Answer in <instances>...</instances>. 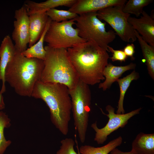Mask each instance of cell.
I'll return each mask as SVG.
<instances>
[{
	"mask_svg": "<svg viewBox=\"0 0 154 154\" xmlns=\"http://www.w3.org/2000/svg\"><path fill=\"white\" fill-rule=\"evenodd\" d=\"M141 108L126 114H118L115 113V108L110 105L106 107L108 114L104 113L101 109L102 114L109 118L108 123L104 127L99 128L97 127V122L91 125V127L95 132L94 140L98 144H103L107 139L108 136L119 128H123L127 124L128 120L134 116L138 114Z\"/></svg>",
	"mask_w": 154,
	"mask_h": 154,
	"instance_id": "obj_9",
	"label": "cell"
},
{
	"mask_svg": "<svg viewBox=\"0 0 154 154\" xmlns=\"http://www.w3.org/2000/svg\"><path fill=\"white\" fill-rule=\"evenodd\" d=\"M31 97L45 102L49 109L52 123L62 135H67L72 112L68 87L62 84L39 80L34 87Z\"/></svg>",
	"mask_w": 154,
	"mask_h": 154,
	"instance_id": "obj_2",
	"label": "cell"
},
{
	"mask_svg": "<svg viewBox=\"0 0 154 154\" xmlns=\"http://www.w3.org/2000/svg\"><path fill=\"white\" fill-rule=\"evenodd\" d=\"M11 120L7 115L0 110V154H4L7 148L11 145V140H7L5 137L4 130L11 125Z\"/></svg>",
	"mask_w": 154,
	"mask_h": 154,
	"instance_id": "obj_23",
	"label": "cell"
},
{
	"mask_svg": "<svg viewBox=\"0 0 154 154\" xmlns=\"http://www.w3.org/2000/svg\"><path fill=\"white\" fill-rule=\"evenodd\" d=\"M75 23L74 19L60 22L51 21L45 36L44 42L53 48L67 49L86 42L73 27Z\"/></svg>",
	"mask_w": 154,
	"mask_h": 154,
	"instance_id": "obj_7",
	"label": "cell"
},
{
	"mask_svg": "<svg viewBox=\"0 0 154 154\" xmlns=\"http://www.w3.org/2000/svg\"><path fill=\"white\" fill-rule=\"evenodd\" d=\"M5 104L4 102V98L2 94L0 93V110L5 109Z\"/></svg>",
	"mask_w": 154,
	"mask_h": 154,
	"instance_id": "obj_29",
	"label": "cell"
},
{
	"mask_svg": "<svg viewBox=\"0 0 154 154\" xmlns=\"http://www.w3.org/2000/svg\"><path fill=\"white\" fill-rule=\"evenodd\" d=\"M67 51L79 80L93 85L105 79L103 71L110 57L105 49L93 42L86 41Z\"/></svg>",
	"mask_w": 154,
	"mask_h": 154,
	"instance_id": "obj_1",
	"label": "cell"
},
{
	"mask_svg": "<svg viewBox=\"0 0 154 154\" xmlns=\"http://www.w3.org/2000/svg\"><path fill=\"white\" fill-rule=\"evenodd\" d=\"M76 0H47L44 2H36L26 1L24 6L26 8L28 15L46 12L48 10L61 6L70 7Z\"/></svg>",
	"mask_w": 154,
	"mask_h": 154,
	"instance_id": "obj_15",
	"label": "cell"
},
{
	"mask_svg": "<svg viewBox=\"0 0 154 154\" xmlns=\"http://www.w3.org/2000/svg\"><path fill=\"white\" fill-rule=\"evenodd\" d=\"M44 66V60L26 57L16 50L5 69V82L19 95L31 97L36 83L40 80Z\"/></svg>",
	"mask_w": 154,
	"mask_h": 154,
	"instance_id": "obj_3",
	"label": "cell"
},
{
	"mask_svg": "<svg viewBox=\"0 0 154 154\" xmlns=\"http://www.w3.org/2000/svg\"><path fill=\"white\" fill-rule=\"evenodd\" d=\"M124 5L106 8L97 12L98 17L108 23L123 41L133 42L137 39L135 30L128 22L130 15L123 12Z\"/></svg>",
	"mask_w": 154,
	"mask_h": 154,
	"instance_id": "obj_8",
	"label": "cell"
},
{
	"mask_svg": "<svg viewBox=\"0 0 154 154\" xmlns=\"http://www.w3.org/2000/svg\"><path fill=\"white\" fill-rule=\"evenodd\" d=\"M139 18L129 16L128 21L143 39L154 47V18L143 11Z\"/></svg>",
	"mask_w": 154,
	"mask_h": 154,
	"instance_id": "obj_12",
	"label": "cell"
},
{
	"mask_svg": "<svg viewBox=\"0 0 154 154\" xmlns=\"http://www.w3.org/2000/svg\"><path fill=\"white\" fill-rule=\"evenodd\" d=\"M111 154H134L131 151L130 152L122 151L118 149L115 148L110 152Z\"/></svg>",
	"mask_w": 154,
	"mask_h": 154,
	"instance_id": "obj_28",
	"label": "cell"
},
{
	"mask_svg": "<svg viewBox=\"0 0 154 154\" xmlns=\"http://www.w3.org/2000/svg\"><path fill=\"white\" fill-rule=\"evenodd\" d=\"M131 151L134 154H154V134H138L132 142Z\"/></svg>",
	"mask_w": 154,
	"mask_h": 154,
	"instance_id": "obj_17",
	"label": "cell"
},
{
	"mask_svg": "<svg viewBox=\"0 0 154 154\" xmlns=\"http://www.w3.org/2000/svg\"><path fill=\"white\" fill-rule=\"evenodd\" d=\"M153 0H129L125 4L122 9L125 13L133 14L137 17L141 14L144 7L153 2Z\"/></svg>",
	"mask_w": 154,
	"mask_h": 154,
	"instance_id": "obj_22",
	"label": "cell"
},
{
	"mask_svg": "<svg viewBox=\"0 0 154 154\" xmlns=\"http://www.w3.org/2000/svg\"><path fill=\"white\" fill-rule=\"evenodd\" d=\"M108 49L109 51L111 52L112 53V56L109 57L112 61H118L122 62H125L126 60L127 57L123 50H115L109 46Z\"/></svg>",
	"mask_w": 154,
	"mask_h": 154,
	"instance_id": "obj_26",
	"label": "cell"
},
{
	"mask_svg": "<svg viewBox=\"0 0 154 154\" xmlns=\"http://www.w3.org/2000/svg\"><path fill=\"white\" fill-rule=\"evenodd\" d=\"M46 55L40 80L44 82L58 83L70 89L79 80L69 57L67 49L44 47Z\"/></svg>",
	"mask_w": 154,
	"mask_h": 154,
	"instance_id": "obj_4",
	"label": "cell"
},
{
	"mask_svg": "<svg viewBox=\"0 0 154 154\" xmlns=\"http://www.w3.org/2000/svg\"><path fill=\"white\" fill-rule=\"evenodd\" d=\"M16 49L14 44L9 36H6L2 41L0 46V80L2 85L0 93L3 94L6 91L5 74L8 63L15 54Z\"/></svg>",
	"mask_w": 154,
	"mask_h": 154,
	"instance_id": "obj_13",
	"label": "cell"
},
{
	"mask_svg": "<svg viewBox=\"0 0 154 154\" xmlns=\"http://www.w3.org/2000/svg\"><path fill=\"white\" fill-rule=\"evenodd\" d=\"M139 77V73L135 70H133L131 74L126 76L123 78L118 79L117 80L119 87L120 93L116 114H124L123 102L125 93L131 82L133 80H137Z\"/></svg>",
	"mask_w": 154,
	"mask_h": 154,
	"instance_id": "obj_21",
	"label": "cell"
},
{
	"mask_svg": "<svg viewBox=\"0 0 154 154\" xmlns=\"http://www.w3.org/2000/svg\"><path fill=\"white\" fill-rule=\"evenodd\" d=\"M29 16L30 40L29 46L35 44L40 37L50 19L46 12Z\"/></svg>",
	"mask_w": 154,
	"mask_h": 154,
	"instance_id": "obj_14",
	"label": "cell"
},
{
	"mask_svg": "<svg viewBox=\"0 0 154 154\" xmlns=\"http://www.w3.org/2000/svg\"><path fill=\"white\" fill-rule=\"evenodd\" d=\"M79 36L86 41H92L109 52L108 44L115 38L116 34L112 30H106V22L97 16V12L78 15L74 19Z\"/></svg>",
	"mask_w": 154,
	"mask_h": 154,
	"instance_id": "obj_5",
	"label": "cell"
},
{
	"mask_svg": "<svg viewBox=\"0 0 154 154\" xmlns=\"http://www.w3.org/2000/svg\"><path fill=\"white\" fill-rule=\"evenodd\" d=\"M126 0H76L68 10L78 15L98 12L106 8L124 5Z\"/></svg>",
	"mask_w": 154,
	"mask_h": 154,
	"instance_id": "obj_11",
	"label": "cell"
},
{
	"mask_svg": "<svg viewBox=\"0 0 154 154\" xmlns=\"http://www.w3.org/2000/svg\"><path fill=\"white\" fill-rule=\"evenodd\" d=\"M72 103L74 125L79 139H86L90 110L91 96L89 85L79 80L72 89H68Z\"/></svg>",
	"mask_w": 154,
	"mask_h": 154,
	"instance_id": "obj_6",
	"label": "cell"
},
{
	"mask_svg": "<svg viewBox=\"0 0 154 154\" xmlns=\"http://www.w3.org/2000/svg\"><path fill=\"white\" fill-rule=\"evenodd\" d=\"M135 35L140 45L144 60L146 62L149 74L154 79V47L144 41L137 31Z\"/></svg>",
	"mask_w": 154,
	"mask_h": 154,
	"instance_id": "obj_19",
	"label": "cell"
},
{
	"mask_svg": "<svg viewBox=\"0 0 154 154\" xmlns=\"http://www.w3.org/2000/svg\"><path fill=\"white\" fill-rule=\"evenodd\" d=\"M122 140V137L120 136L100 147H96L87 145H82L80 147L79 151L81 154H108L113 149L120 146Z\"/></svg>",
	"mask_w": 154,
	"mask_h": 154,
	"instance_id": "obj_20",
	"label": "cell"
},
{
	"mask_svg": "<svg viewBox=\"0 0 154 154\" xmlns=\"http://www.w3.org/2000/svg\"><path fill=\"white\" fill-rule=\"evenodd\" d=\"M135 46L133 43L128 44L124 48L123 50L127 57L134 59L133 55L135 52Z\"/></svg>",
	"mask_w": 154,
	"mask_h": 154,
	"instance_id": "obj_27",
	"label": "cell"
},
{
	"mask_svg": "<svg viewBox=\"0 0 154 154\" xmlns=\"http://www.w3.org/2000/svg\"><path fill=\"white\" fill-rule=\"evenodd\" d=\"M51 21L50 18L39 40L32 46L22 52L21 53L23 55L28 58H36L44 60L46 55V51L44 46V37Z\"/></svg>",
	"mask_w": 154,
	"mask_h": 154,
	"instance_id": "obj_18",
	"label": "cell"
},
{
	"mask_svg": "<svg viewBox=\"0 0 154 154\" xmlns=\"http://www.w3.org/2000/svg\"><path fill=\"white\" fill-rule=\"evenodd\" d=\"M46 13L52 21L57 22L74 19L78 16V15L68 10H60L55 8L50 9Z\"/></svg>",
	"mask_w": 154,
	"mask_h": 154,
	"instance_id": "obj_24",
	"label": "cell"
},
{
	"mask_svg": "<svg viewBox=\"0 0 154 154\" xmlns=\"http://www.w3.org/2000/svg\"><path fill=\"white\" fill-rule=\"evenodd\" d=\"M60 149L56 152V154H81L79 151L77 153L74 149L75 142L71 138H66L60 141Z\"/></svg>",
	"mask_w": 154,
	"mask_h": 154,
	"instance_id": "obj_25",
	"label": "cell"
},
{
	"mask_svg": "<svg viewBox=\"0 0 154 154\" xmlns=\"http://www.w3.org/2000/svg\"><path fill=\"white\" fill-rule=\"evenodd\" d=\"M14 17L12 38L16 50L22 52L27 48L30 40L29 16L24 5L15 11Z\"/></svg>",
	"mask_w": 154,
	"mask_h": 154,
	"instance_id": "obj_10",
	"label": "cell"
},
{
	"mask_svg": "<svg viewBox=\"0 0 154 154\" xmlns=\"http://www.w3.org/2000/svg\"><path fill=\"white\" fill-rule=\"evenodd\" d=\"M136 66V64L132 62L126 66H121L114 65L111 63H108L103 71L105 80L99 84L98 88L106 91L110 88L112 83L117 81L125 72L134 69Z\"/></svg>",
	"mask_w": 154,
	"mask_h": 154,
	"instance_id": "obj_16",
	"label": "cell"
}]
</instances>
